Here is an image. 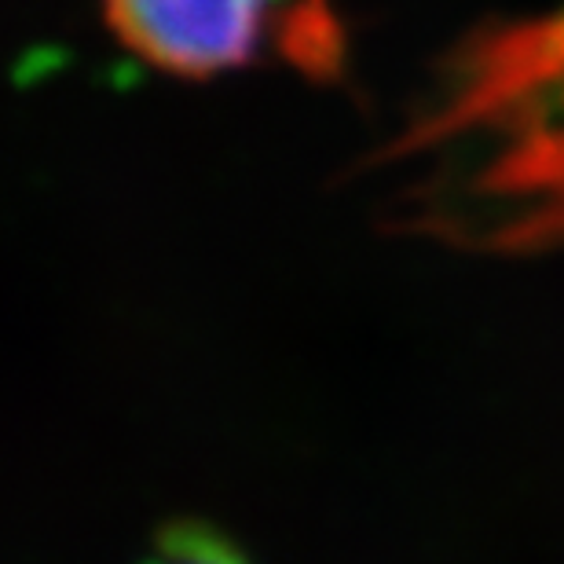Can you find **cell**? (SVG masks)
I'll use <instances>...</instances> for the list:
<instances>
[{
    "label": "cell",
    "instance_id": "6da1fadb",
    "mask_svg": "<svg viewBox=\"0 0 564 564\" xmlns=\"http://www.w3.org/2000/svg\"><path fill=\"white\" fill-rule=\"evenodd\" d=\"M264 8L268 0H104L115 37L176 77H217L250 63Z\"/></svg>",
    "mask_w": 564,
    "mask_h": 564
},
{
    "label": "cell",
    "instance_id": "7a4b0ae2",
    "mask_svg": "<svg viewBox=\"0 0 564 564\" xmlns=\"http://www.w3.org/2000/svg\"><path fill=\"white\" fill-rule=\"evenodd\" d=\"M184 564H224V561H184Z\"/></svg>",
    "mask_w": 564,
    "mask_h": 564
}]
</instances>
